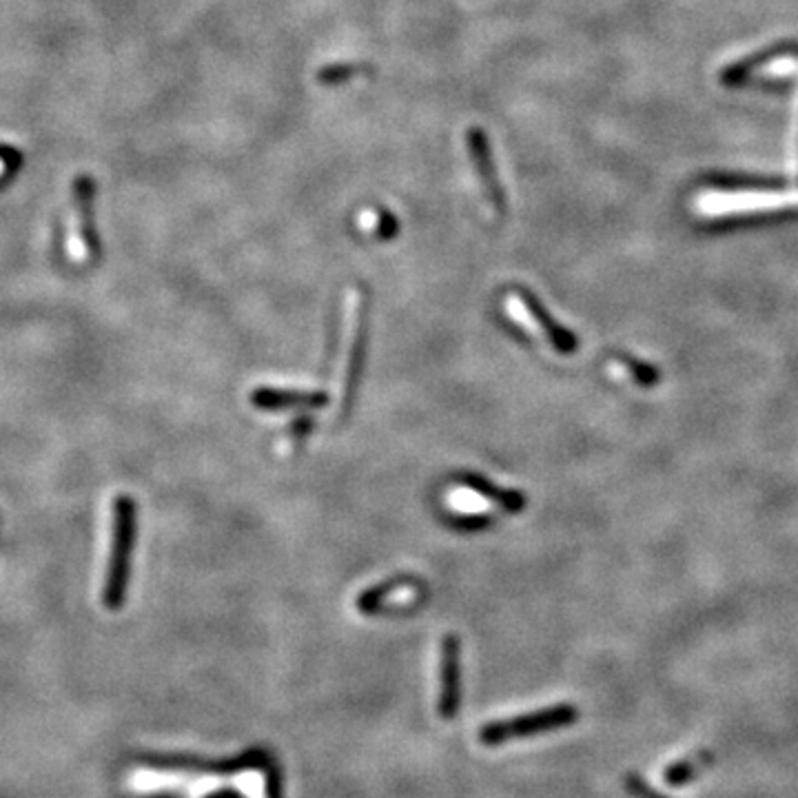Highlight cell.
Returning a JSON list of instances; mask_svg holds the SVG:
<instances>
[{"instance_id": "17", "label": "cell", "mask_w": 798, "mask_h": 798, "mask_svg": "<svg viewBox=\"0 0 798 798\" xmlns=\"http://www.w3.org/2000/svg\"><path fill=\"white\" fill-rule=\"evenodd\" d=\"M264 776H266V783H264L266 798H284V781H282L278 765L273 763L269 770L264 772Z\"/></svg>"}, {"instance_id": "8", "label": "cell", "mask_w": 798, "mask_h": 798, "mask_svg": "<svg viewBox=\"0 0 798 798\" xmlns=\"http://www.w3.org/2000/svg\"><path fill=\"white\" fill-rule=\"evenodd\" d=\"M251 404L260 411H291V408H322L329 404V395L324 391H300V388H275L258 386L251 393Z\"/></svg>"}, {"instance_id": "16", "label": "cell", "mask_w": 798, "mask_h": 798, "mask_svg": "<svg viewBox=\"0 0 798 798\" xmlns=\"http://www.w3.org/2000/svg\"><path fill=\"white\" fill-rule=\"evenodd\" d=\"M626 790L634 796V798H668L665 794L657 792L654 787L643 779L639 774H628L626 776Z\"/></svg>"}, {"instance_id": "15", "label": "cell", "mask_w": 798, "mask_h": 798, "mask_svg": "<svg viewBox=\"0 0 798 798\" xmlns=\"http://www.w3.org/2000/svg\"><path fill=\"white\" fill-rule=\"evenodd\" d=\"M619 362H621L623 368H626V371L634 377V380H637V382L643 384V386H650V384H654V382L659 380L657 371H654V368H650V366H646V364L634 362V360H630V357H623V360H619Z\"/></svg>"}, {"instance_id": "4", "label": "cell", "mask_w": 798, "mask_h": 798, "mask_svg": "<svg viewBox=\"0 0 798 798\" xmlns=\"http://www.w3.org/2000/svg\"><path fill=\"white\" fill-rule=\"evenodd\" d=\"M466 149L470 165L477 176L479 187L484 191V198L490 204V209L495 213L506 211V191L504 184L499 180V171L493 158V149H490L488 133L479 127H468L466 131Z\"/></svg>"}, {"instance_id": "7", "label": "cell", "mask_w": 798, "mask_h": 798, "mask_svg": "<svg viewBox=\"0 0 798 798\" xmlns=\"http://www.w3.org/2000/svg\"><path fill=\"white\" fill-rule=\"evenodd\" d=\"M368 317H371V300L362 289L357 295V309L353 322V340L349 351V364H346V380H344V397H342V413L344 417L351 413V406L357 397V388L364 373L366 362V346H368Z\"/></svg>"}, {"instance_id": "13", "label": "cell", "mask_w": 798, "mask_h": 798, "mask_svg": "<svg viewBox=\"0 0 798 798\" xmlns=\"http://www.w3.org/2000/svg\"><path fill=\"white\" fill-rule=\"evenodd\" d=\"M710 761H712L710 752H701L697 756H690V759L672 763L668 770L663 772V779L672 787H681L685 783H690L701 770H705V767L710 765Z\"/></svg>"}, {"instance_id": "6", "label": "cell", "mask_w": 798, "mask_h": 798, "mask_svg": "<svg viewBox=\"0 0 798 798\" xmlns=\"http://www.w3.org/2000/svg\"><path fill=\"white\" fill-rule=\"evenodd\" d=\"M462 705V643L455 634L442 639V659H439V703L437 712L444 721L455 719Z\"/></svg>"}, {"instance_id": "9", "label": "cell", "mask_w": 798, "mask_h": 798, "mask_svg": "<svg viewBox=\"0 0 798 798\" xmlns=\"http://www.w3.org/2000/svg\"><path fill=\"white\" fill-rule=\"evenodd\" d=\"M517 300L524 304V309L530 313L532 322H535L539 329L544 331L546 340L552 344V349H555L561 355H570V353L577 351V346H579L577 335L572 333L570 329H566V326H561L535 293L524 289V286H519Z\"/></svg>"}, {"instance_id": "3", "label": "cell", "mask_w": 798, "mask_h": 798, "mask_svg": "<svg viewBox=\"0 0 798 798\" xmlns=\"http://www.w3.org/2000/svg\"><path fill=\"white\" fill-rule=\"evenodd\" d=\"M798 193H779V191H734V193H703L697 202L703 216L723 218V216H743V213L756 211H776L785 207H796Z\"/></svg>"}, {"instance_id": "19", "label": "cell", "mask_w": 798, "mask_h": 798, "mask_svg": "<svg viewBox=\"0 0 798 798\" xmlns=\"http://www.w3.org/2000/svg\"><path fill=\"white\" fill-rule=\"evenodd\" d=\"M0 528H3V519H0Z\"/></svg>"}, {"instance_id": "10", "label": "cell", "mask_w": 798, "mask_h": 798, "mask_svg": "<svg viewBox=\"0 0 798 798\" xmlns=\"http://www.w3.org/2000/svg\"><path fill=\"white\" fill-rule=\"evenodd\" d=\"M419 588H424V583L415 577H408V575L393 577V579L380 583V586L364 590L355 601L357 610H360L362 615H382V612L391 610V601L397 595H402V592L419 590Z\"/></svg>"}, {"instance_id": "14", "label": "cell", "mask_w": 798, "mask_h": 798, "mask_svg": "<svg viewBox=\"0 0 798 798\" xmlns=\"http://www.w3.org/2000/svg\"><path fill=\"white\" fill-rule=\"evenodd\" d=\"M399 231V220L395 218L393 211L388 209H377L375 211V222L371 227V233L377 240H393Z\"/></svg>"}, {"instance_id": "18", "label": "cell", "mask_w": 798, "mask_h": 798, "mask_svg": "<svg viewBox=\"0 0 798 798\" xmlns=\"http://www.w3.org/2000/svg\"><path fill=\"white\" fill-rule=\"evenodd\" d=\"M313 431V417H309V415H302V417H298L293 422V428H291V433H293V439L295 442H304V437L309 435Z\"/></svg>"}, {"instance_id": "2", "label": "cell", "mask_w": 798, "mask_h": 798, "mask_svg": "<svg viewBox=\"0 0 798 798\" xmlns=\"http://www.w3.org/2000/svg\"><path fill=\"white\" fill-rule=\"evenodd\" d=\"M577 719H579V710L575 705L561 703V705H552V708L546 710H539L535 714H524V716H515V719L488 723L484 725V730L479 732V739H482V743L488 745V748H495V745L513 739H526V736H537L544 732L568 728V725H572Z\"/></svg>"}, {"instance_id": "1", "label": "cell", "mask_w": 798, "mask_h": 798, "mask_svg": "<svg viewBox=\"0 0 798 798\" xmlns=\"http://www.w3.org/2000/svg\"><path fill=\"white\" fill-rule=\"evenodd\" d=\"M111 550L105 572V586H102V606L116 612L125 606L129 577H131V557L136 546L138 532V506L129 495H118L114 501V528H111Z\"/></svg>"}, {"instance_id": "5", "label": "cell", "mask_w": 798, "mask_h": 798, "mask_svg": "<svg viewBox=\"0 0 798 798\" xmlns=\"http://www.w3.org/2000/svg\"><path fill=\"white\" fill-rule=\"evenodd\" d=\"M71 202H74V218H76V235L87 262L100 260V238L96 231L94 218V202H96V182L89 173H78L71 184Z\"/></svg>"}, {"instance_id": "11", "label": "cell", "mask_w": 798, "mask_h": 798, "mask_svg": "<svg viewBox=\"0 0 798 798\" xmlns=\"http://www.w3.org/2000/svg\"><path fill=\"white\" fill-rule=\"evenodd\" d=\"M457 482L473 490V493H477L479 497L493 501V504L508 510V513H519V510L526 508V495L524 493H519V490L504 488V486H497L484 475L462 473V475L457 477Z\"/></svg>"}, {"instance_id": "12", "label": "cell", "mask_w": 798, "mask_h": 798, "mask_svg": "<svg viewBox=\"0 0 798 798\" xmlns=\"http://www.w3.org/2000/svg\"><path fill=\"white\" fill-rule=\"evenodd\" d=\"M373 67L368 63H331L317 69L315 80L322 87H337L360 76H371Z\"/></svg>"}]
</instances>
